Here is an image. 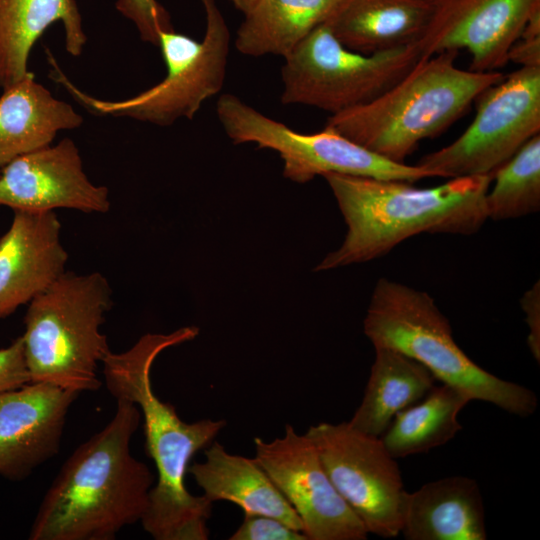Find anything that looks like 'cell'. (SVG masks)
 <instances>
[{"label": "cell", "instance_id": "1", "mask_svg": "<svg viewBox=\"0 0 540 540\" xmlns=\"http://www.w3.org/2000/svg\"><path fill=\"white\" fill-rule=\"evenodd\" d=\"M196 326L169 334L147 333L128 350L110 351L102 361L105 384L116 399L135 403L144 424L145 446L157 470L147 509L141 519L144 530L156 540H207L212 502L191 494L185 475L193 456L209 446L226 426L225 420L183 421L173 405L155 394L151 369L167 348L195 339Z\"/></svg>", "mask_w": 540, "mask_h": 540}, {"label": "cell", "instance_id": "19", "mask_svg": "<svg viewBox=\"0 0 540 540\" xmlns=\"http://www.w3.org/2000/svg\"><path fill=\"white\" fill-rule=\"evenodd\" d=\"M204 455V461L189 465L188 472L212 503L229 501L244 514L272 516L303 532L299 516L255 457L229 453L214 441Z\"/></svg>", "mask_w": 540, "mask_h": 540}, {"label": "cell", "instance_id": "26", "mask_svg": "<svg viewBox=\"0 0 540 540\" xmlns=\"http://www.w3.org/2000/svg\"><path fill=\"white\" fill-rule=\"evenodd\" d=\"M116 8L135 24L140 38L154 46H159L161 33L174 30L169 13L156 0H117Z\"/></svg>", "mask_w": 540, "mask_h": 540}, {"label": "cell", "instance_id": "24", "mask_svg": "<svg viewBox=\"0 0 540 540\" xmlns=\"http://www.w3.org/2000/svg\"><path fill=\"white\" fill-rule=\"evenodd\" d=\"M469 401L451 385H435L421 400L398 412L380 439L395 459L428 452L462 429L458 414Z\"/></svg>", "mask_w": 540, "mask_h": 540}, {"label": "cell", "instance_id": "7", "mask_svg": "<svg viewBox=\"0 0 540 540\" xmlns=\"http://www.w3.org/2000/svg\"><path fill=\"white\" fill-rule=\"evenodd\" d=\"M200 1L206 18L203 39L197 41L175 30L161 33L158 47L167 72L148 90L120 101L96 99L73 85L52 58L50 77L97 115L129 117L158 126H170L181 118L192 119L202 104L224 86L231 40L216 0Z\"/></svg>", "mask_w": 540, "mask_h": 540}, {"label": "cell", "instance_id": "23", "mask_svg": "<svg viewBox=\"0 0 540 540\" xmlns=\"http://www.w3.org/2000/svg\"><path fill=\"white\" fill-rule=\"evenodd\" d=\"M340 0H258L244 14L234 45L243 55L287 56L325 23Z\"/></svg>", "mask_w": 540, "mask_h": 540}, {"label": "cell", "instance_id": "30", "mask_svg": "<svg viewBox=\"0 0 540 540\" xmlns=\"http://www.w3.org/2000/svg\"><path fill=\"white\" fill-rule=\"evenodd\" d=\"M528 327L527 345L534 359L540 361V284L539 280L526 291L521 300Z\"/></svg>", "mask_w": 540, "mask_h": 540}, {"label": "cell", "instance_id": "31", "mask_svg": "<svg viewBox=\"0 0 540 540\" xmlns=\"http://www.w3.org/2000/svg\"><path fill=\"white\" fill-rule=\"evenodd\" d=\"M234 5V7L242 12L243 14L247 13L258 0H229Z\"/></svg>", "mask_w": 540, "mask_h": 540}, {"label": "cell", "instance_id": "20", "mask_svg": "<svg viewBox=\"0 0 540 540\" xmlns=\"http://www.w3.org/2000/svg\"><path fill=\"white\" fill-rule=\"evenodd\" d=\"M83 117L35 81L29 72L0 97V169L16 157L51 145L61 130L81 126Z\"/></svg>", "mask_w": 540, "mask_h": 540}, {"label": "cell", "instance_id": "9", "mask_svg": "<svg viewBox=\"0 0 540 540\" xmlns=\"http://www.w3.org/2000/svg\"><path fill=\"white\" fill-rule=\"evenodd\" d=\"M216 113L233 143H256L258 148L276 151L284 163V177L296 183L327 173L411 183L434 177L417 164L388 160L328 127L312 134L297 132L234 94L219 97Z\"/></svg>", "mask_w": 540, "mask_h": 540}, {"label": "cell", "instance_id": "21", "mask_svg": "<svg viewBox=\"0 0 540 540\" xmlns=\"http://www.w3.org/2000/svg\"><path fill=\"white\" fill-rule=\"evenodd\" d=\"M56 21L63 22L66 51L79 56L87 37L75 0H0V88L29 73L31 48Z\"/></svg>", "mask_w": 540, "mask_h": 540}, {"label": "cell", "instance_id": "25", "mask_svg": "<svg viewBox=\"0 0 540 540\" xmlns=\"http://www.w3.org/2000/svg\"><path fill=\"white\" fill-rule=\"evenodd\" d=\"M485 196L487 217L514 219L540 209V134L527 141L492 173Z\"/></svg>", "mask_w": 540, "mask_h": 540}, {"label": "cell", "instance_id": "8", "mask_svg": "<svg viewBox=\"0 0 540 540\" xmlns=\"http://www.w3.org/2000/svg\"><path fill=\"white\" fill-rule=\"evenodd\" d=\"M424 57H429L425 38L410 46L362 54L343 46L323 23L284 57L281 102L337 114L376 99Z\"/></svg>", "mask_w": 540, "mask_h": 540}, {"label": "cell", "instance_id": "17", "mask_svg": "<svg viewBox=\"0 0 540 540\" xmlns=\"http://www.w3.org/2000/svg\"><path fill=\"white\" fill-rule=\"evenodd\" d=\"M445 1L340 0L324 24L346 48L373 54L422 41Z\"/></svg>", "mask_w": 540, "mask_h": 540}, {"label": "cell", "instance_id": "4", "mask_svg": "<svg viewBox=\"0 0 540 540\" xmlns=\"http://www.w3.org/2000/svg\"><path fill=\"white\" fill-rule=\"evenodd\" d=\"M458 51L424 57L394 86L369 103L332 114L328 127L368 150L404 163L418 144L459 119L500 71L476 72L456 66Z\"/></svg>", "mask_w": 540, "mask_h": 540}, {"label": "cell", "instance_id": "27", "mask_svg": "<svg viewBox=\"0 0 540 540\" xmlns=\"http://www.w3.org/2000/svg\"><path fill=\"white\" fill-rule=\"evenodd\" d=\"M230 540H308L306 535L283 521L267 515L244 514Z\"/></svg>", "mask_w": 540, "mask_h": 540}, {"label": "cell", "instance_id": "11", "mask_svg": "<svg viewBox=\"0 0 540 540\" xmlns=\"http://www.w3.org/2000/svg\"><path fill=\"white\" fill-rule=\"evenodd\" d=\"M305 434L334 487L368 533L383 538L398 536L406 491L396 459L380 437L359 432L348 422H321Z\"/></svg>", "mask_w": 540, "mask_h": 540}, {"label": "cell", "instance_id": "5", "mask_svg": "<svg viewBox=\"0 0 540 540\" xmlns=\"http://www.w3.org/2000/svg\"><path fill=\"white\" fill-rule=\"evenodd\" d=\"M364 333L374 348L409 356L470 400L491 403L520 417L537 409L532 390L489 373L465 354L453 338L449 320L426 292L379 279L364 319Z\"/></svg>", "mask_w": 540, "mask_h": 540}, {"label": "cell", "instance_id": "28", "mask_svg": "<svg viewBox=\"0 0 540 540\" xmlns=\"http://www.w3.org/2000/svg\"><path fill=\"white\" fill-rule=\"evenodd\" d=\"M31 382L22 336L0 349V393Z\"/></svg>", "mask_w": 540, "mask_h": 540}, {"label": "cell", "instance_id": "3", "mask_svg": "<svg viewBox=\"0 0 540 540\" xmlns=\"http://www.w3.org/2000/svg\"><path fill=\"white\" fill-rule=\"evenodd\" d=\"M323 177L348 231L341 246L316 271L371 261L419 233L470 235L488 219L485 196L492 174L451 178L429 188L337 173Z\"/></svg>", "mask_w": 540, "mask_h": 540}, {"label": "cell", "instance_id": "15", "mask_svg": "<svg viewBox=\"0 0 540 540\" xmlns=\"http://www.w3.org/2000/svg\"><path fill=\"white\" fill-rule=\"evenodd\" d=\"M540 0H446L425 37L429 56L466 49L469 70L499 71Z\"/></svg>", "mask_w": 540, "mask_h": 540}, {"label": "cell", "instance_id": "6", "mask_svg": "<svg viewBox=\"0 0 540 540\" xmlns=\"http://www.w3.org/2000/svg\"><path fill=\"white\" fill-rule=\"evenodd\" d=\"M113 304L112 290L99 272H65L28 303L22 335L31 382L76 392L97 391V375L111 351L100 331Z\"/></svg>", "mask_w": 540, "mask_h": 540}, {"label": "cell", "instance_id": "18", "mask_svg": "<svg viewBox=\"0 0 540 540\" xmlns=\"http://www.w3.org/2000/svg\"><path fill=\"white\" fill-rule=\"evenodd\" d=\"M400 533L407 540H485L484 506L477 482L452 476L405 492Z\"/></svg>", "mask_w": 540, "mask_h": 540}, {"label": "cell", "instance_id": "13", "mask_svg": "<svg viewBox=\"0 0 540 540\" xmlns=\"http://www.w3.org/2000/svg\"><path fill=\"white\" fill-rule=\"evenodd\" d=\"M0 206L13 211L74 209L106 213L111 203L106 186L87 177L79 149L70 138L25 153L0 170Z\"/></svg>", "mask_w": 540, "mask_h": 540}, {"label": "cell", "instance_id": "16", "mask_svg": "<svg viewBox=\"0 0 540 540\" xmlns=\"http://www.w3.org/2000/svg\"><path fill=\"white\" fill-rule=\"evenodd\" d=\"M0 238V318L50 287L66 271L68 253L54 211H13Z\"/></svg>", "mask_w": 540, "mask_h": 540}, {"label": "cell", "instance_id": "29", "mask_svg": "<svg viewBox=\"0 0 540 540\" xmlns=\"http://www.w3.org/2000/svg\"><path fill=\"white\" fill-rule=\"evenodd\" d=\"M508 61L520 67H540V7L532 12L520 37L511 47Z\"/></svg>", "mask_w": 540, "mask_h": 540}, {"label": "cell", "instance_id": "14", "mask_svg": "<svg viewBox=\"0 0 540 540\" xmlns=\"http://www.w3.org/2000/svg\"><path fill=\"white\" fill-rule=\"evenodd\" d=\"M79 394L46 382L0 393V476L21 481L59 452Z\"/></svg>", "mask_w": 540, "mask_h": 540}, {"label": "cell", "instance_id": "22", "mask_svg": "<svg viewBox=\"0 0 540 540\" xmlns=\"http://www.w3.org/2000/svg\"><path fill=\"white\" fill-rule=\"evenodd\" d=\"M435 381L418 361L377 347L362 402L348 423L359 432L380 437L395 415L425 397Z\"/></svg>", "mask_w": 540, "mask_h": 540}, {"label": "cell", "instance_id": "2", "mask_svg": "<svg viewBox=\"0 0 540 540\" xmlns=\"http://www.w3.org/2000/svg\"><path fill=\"white\" fill-rule=\"evenodd\" d=\"M116 401L109 423L59 470L40 503L30 540H113L141 521L154 475L130 451L141 420L138 406Z\"/></svg>", "mask_w": 540, "mask_h": 540}, {"label": "cell", "instance_id": "10", "mask_svg": "<svg viewBox=\"0 0 540 540\" xmlns=\"http://www.w3.org/2000/svg\"><path fill=\"white\" fill-rule=\"evenodd\" d=\"M476 100L475 118L462 135L418 166L448 179L492 174L540 134V67H520Z\"/></svg>", "mask_w": 540, "mask_h": 540}, {"label": "cell", "instance_id": "12", "mask_svg": "<svg viewBox=\"0 0 540 540\" xmlns=\"http://www.w3.org/2000/svg\"><path fill=\"white\" fill-rule=\"evenodd\" d=\"M255 459L295 510L308 540H365L364 524L331 482L306 434L286 424L272 441L254 438Z\"/></svg>", "mask_w": 540, "mask_h": 540}]
</instances>
